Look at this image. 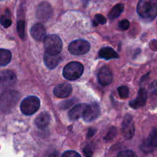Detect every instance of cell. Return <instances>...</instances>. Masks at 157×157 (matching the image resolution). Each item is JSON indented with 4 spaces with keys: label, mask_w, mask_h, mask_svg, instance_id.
<instances>
[{
    "label": "cell",
    "mask_w": 157,
    "mask_h": 157,
    "mask_svg": "<svg viewBox=\"0 0 157 157\" xmlns=\"http://www.w3.org/2000/svg\"><path fill=\"white\" fill-rule=\"evenodd\" d=\"M117 157H137V155L133 151L126 149V150L121 151L120 153L118 154Z\"/></svg>",
    "instance_id": "cell-24"
},
{
    "label": "cell",
    "mask_w": 157,
    "mask_h": 157,
    "mask_svg": "<svg viewBox=\"0 0 157 157\" xmlns=\"http://www.w3.org/2000/svg\"><path fill=\"white\" fill-rule=\"evenodd\" d=\"M118 93H119V95H120V97L123 98V99H126L129 96V89H128V87L123 86L119 87V89H118Z\"/></svg>",
    "instance_id": "cell-23"
},
{
    "label": "cell",
    "mask_w": 157,
    "mask_h": 157,
    "mask_svg": "<svg viewBox=\"0 0 157 157\" xmlns=\"http://www.w3.org/2000/svg\"><path fill=\"white\" fill-rule=\"evenodd\" d=\"M72 88L70 84L63 83L56 86L53 90V93L58 98H66L72 93Z\"/></svg>",
    "instance_id": "cell-13"
},
{
    "label": "cell",
    "mask_w": 157,
    "mask_h": 157,
    "mask_svg": "<svg viewBox=\"0 0 157 157\" xmlns=\"http://www.w3.org/2000/svg\"><path fill=\"white\" fill-rule=\"evenodd\" d=\"M119 27H120V29L122 30L128 29L129 27V22L127 19H123L121 22H120V23H119Z\"/></svg>",
    "instance_id": "cell-29"
},
{
    "label": "cell",
    "mask_w": 157,
    "mask_h": 157,
    "mask_svg": "<svg viewBox=\"0 0 157 157\" xmlns=\"http://www.w3.org/2000/svg\"><path fill=\"white\" fill-rule=\"evenodd\" d=\"M52 16V6L48 2H42L39 4L36 10V17L39 20L46 22Z\"/></svg>",
    "instance_id": "cell-8"
},
{
    "label": "cell",
    "mask_w": 157,
    "mask_h": 157,
    "mask_svg": "<svg viewBox=\"0 0 157 157\" xmlns=\"http://www.w3.org/2000/svg\"><path fill=\"white\" fill-rule=\"evenodd\" d=\"M49 157H59V155L57 153H53L52 154V155H50V156Z\"/></svg>",
    "instance_id": "cell-34"
},
{
    "label": "cell",
    "mask_w": 157,
    "mask_h": 157,
    "mask_svg": "<svg viewBox=\"0 0 157 157\" xmlns=\"http://www.w3.org/2000/svg\"><path fill=\"white\" fill-rule=\"evenodd\" d=\"M16 80V74L11 70L0 72V88H6L13 85Z\"/></svg>",
    "instance_id": "cell-10"
},
{
    "label": "cell",
    "mask_w": 157,
    "mask_h": 157,
    "mask_svg": "<svg viewBox=\"0 0 157 157\" xmlns=\"http://www.w3.org/2000/svg\"><path fill=\"white\" fill-rule=\"evenodd\" d=\"M72 104H73V101L72 100H69V101H66V102H62L61 107L63 109H67L68 107L70 106Z\"/></svg>",
    "instance_id": "cell-31"
},
{
    "label": "cell",
    "mask_w": 157,
    "mask_h": 157,
    "mask_svg": "<svg viewBox=\"0 0 157 157\" xmlns=\"http://www.w3.org/2000/svg\"><path fill=\"white\" fill-rule=\"evenodd\" d=\"M62 157H82L78 152H76L75 151L72 150H69L65 152L62 155Z\"/></svg>",
    "instance_id": "cell-28"
},
{
    "label": "cell",
    "mask_w": 157,
    "mask_h": 157,
    "mask_svg": "<svg viewBox=\"0 0 157 157\" xmlns=\"http://www.w3.org/2000/svg\"><path fill=\"white\" fill-rule=\"evenodd\" d=\"M50 116L46 112H43L37 116L35 120V124L39 129H46L50 123Z\"/></svg>",
    "instance_id": "cell-17"
},
{
    "label": "cell",
    "mask_w": 157,
    "mask_h": 157,
    "mask_svg": "<svg viewBox=\"0 0 157 157\" xmlns=\"http://www.w3.org/2000/svg\"><path fill=\"white\" fill-rule=\"evenodd\" d=\"M90 49V45L86 40L78 39L72 42L69 46V51L71 54L82 56L87 53Z\"/></svg>",
    "instance_id": "cell-6"
},
{
    "label": "cell",
    "mask_w": 157,
    "mask_h": 157,
    "mask_svg": "<svg viewBox=\"0 0 157 157\" xmlns=\"http://www.w3.org/2000/svg\"><path fill=\"white\" fill-rule=\"evenodd\" d=\"M0 23L2 24V26L5 28H8L11 25L12 21L7 16H2L0 17Z\"/></svg>",
    "instance_id": "cell-25"
},
{
    "label": "cell",
    "mask_w": 157,
    "mask_h": 157,
    "mask_svg": "<svg viewBox=\"0 0 157 157\" xmlns=\"http://www.w3.org/2000/svg\"><path fill=\"white\" fill-rule=\"evenodd\" d=\"M12 54L7 49H0V66H5L10 63Z\"/></svg>",
    "instance_id": "cell-19"
},
{
    "label": "cell",
    "mask_w": 157,
    "mask_h": 157,
    "mask_svg": "<svg viewBox=\"0 0 157 157\" xmlns=\"http://www.w3.org/2000/svg\"><path fill=\"white\" fill-rule=\"evenodd\" d=\"M19 94L13 90H7L0 96V109L3 113H10L19 101Z\"/></svg>",
    "instance_id": "cell-2"
},
{
    "label": "cell",
    "mask_w": 157,
    "mask_h": 157,
    "mask_svg": "<svg viewBox=\"0 0 157 157\" xmlns=\"http://www.w3.org/2000/svg\"><path fill=\"white\" fill-rule=\"evenodd\" d=\"M40 100L38 97L34 96H28L22 100L20 104V109L23 114L26 116L34 114L39 109Z\"/></svg>",
    "instance_id": "cell-5"
},
{
    "label": "cell",
    "mask_w": 157,
    "mask_h": 157,
    "mask_svg": "<svg viewBox=\"0 0 157 157\" xmlns=\"http://www.w3.org/2000/svg\"><path fill=\"white\" fill-rule=\"evenodd\" d=\"M147 91L144 88H141L138 93L136 99L132 100L129 102V105L133 109H139L140 107L143 106L146 104V100H147Z\"/></svg>",
    "instance_id": "cell-12"
},
{
    "label": "cell",
    "mask_w": 157,
    "mask_h": 157,
    "mask_svg": "<svg viewBox=\"0 0 157 157\" xmlns=\"http://www.w3.org/2000/svg\"><path fill=\"white\" fill-rule=\"evenodd\" d=\"M31 36L37 41H42L46 37V29L43 24H35L31 29Z\"/></svg>",
    "instance_id": "cell-14"
},
{
    "label": "cell",
    "mask_w": 157,
    "mask_h": 157,
    "mask_svg": "<svg viewBox=\"0 0 157 157\" xmlns=\"http://www.w3.org/2000/svg\"><path fill=\"white\" fill-rule=\"evenodd\" d=\"M100 115V107L97 103H92L90 105H87L84 114L82 116L84 120L86 122L93 121L96 120Z\"/></svg>",
    "instance_id": "cell-9"
},
{
    "label": "cell",
    "mask_w": 157,
    "mask_h": 157,
    "mask_svg": "<svg viewBox=\"0 0 157 157\" xmlns=\"http://www.w3.org/2000/svg\"><path fill=\"white\" fill-rule=\"evenodd\" d=\"M95 132H96V130H95V129H90V131H89V132H88V137L93 136V134L95 133Z\"/></svg>",
    "instance_id": "cell-33"
},
{
    "label": "cell",
    "mask_w": 157,
    "mask_h": 157,
    "mask_svg": "<svg viewBox=\"0 0 157 157\" xmlns=\"http://www.w3.org/2000/svg\"><path fill=\"white\" fill-rule=\"evenodd\" d=\"M146 141L149 144V146H152V148L156 147L157 146V129H152V131L151 132V133L149 134V137H148L147 140H146Z\"/></svg>",
    "instance_id": "cell-21"
},
{
    "label": "cell",
    "mask_w": 157,
    "mask_h": 157,
    "mask_svg": "<svg viewBox=\"0 0 157 157\" xmlns=\"http://www.w3.org/2000/svg\"><path fill=\"white\" fill-rule=\"evenodd\" d=\"M99 58L104 59H116L119 57L116 51L110 47H104L99 50Z\"/></svg>",
    "instance_id": "cell-18"
},
{
    "label": "cell",
    "mask_w": 157,
    "mask_h": 157,
    "mask_svg": "<svg viewBox=\"0 0 157 157\" xmlns=\"http://www.w3.org/2000/svg\"><path fill=\"white\" fill-rule=\"evenodd\" d=\"M116 135V129H115L114 127H113L109 131L108 134H107V136H105V139H106V140H112V139H113Z\"/></svg>",
    "instance_id": "cell-30"
},
{
    "label": "cell",
    "mask_w": 157,
    "mask_h": 157,
    "mask_svg": "<svg viewBox=\"0 0 157 157\" xmlns=\"http://www.w3.org/2000/svg\"><path fill=\"white\" fill-rule=\"evenodd\" d=\"M98 80L102 86H108L113 81V73L111 69L107 66H103L98 72Z\"/></svg>",
    "instance_id": "cell-11"
},
{
    "label": "cell",
    "mask_w": 157,
    "mask_h": 157,
    "mask_svg": "<svg viewBox=\"0 0 157 157\" xmlns=\"http://www.w3.org/2000/svg\"><path fill=\"white\" fill-rule=\"evenodd\" d=\"M135 132V127L132 121V118L130 115H126L123 118V123H122V133L123 136L127 140L132 138Z\"/></svg>",
    "instance_id": "cell-7"
},
{
    "label": "cell",
    "mask_w": 157,
    "mask_h": 157,
    "mask_svg": "<svg viewBox=\"0 0 157 157\" xmlns=\"http://www.w3.org/2000/svg\"><path fill=\"white\" fill-rule=\"evenodd\" d=\"M61 62V56L59 55H52L46 52L44 55V63L49 69H55Z\"/></svg>",
    "instance_id": "cell-16"
},
{
    "label": "cell",
    "mask_w": 157,
    "mask_h": 157,
    "mask_svg": "<svg viewBox=\"0 0 157 157\" xmlns=\"http://www.w3.org/2000/svg\"><path fill=\"white\" fill-rule=\"evenodd\" d=\"M86 104H78L75 105L70 111L69 112V118L71 120H76L82 117L84 114L86 109Z\"/></svg>",
    "instance_id": "cell-15"
},
{
    "label": "cell",
    "mask_w": 157,
    "mask_h": 157,
    "mask_svg": "<svg viewBox=\"0 0 157 157\" xmlns=\"http://www.w3.org/2000/svg\"><path fill=\"white\" fill-rule=\"evenodd\" d=\"M149 92L152 97L157 98V80L153 81L149 86Z\"/></svg>",
    "instance_id": "cell-27"
},
{
    "label": "cell",
    "mask_w": 157,
    "mask_h": 157,
    "mask_svg": "<svg viewBox=\"0 0 157 157\" xmlns=\"http://www.w3.org/2000/svg\"><path fill=\"white\" fill-rule=\"evenodd\" d=\"M46 52L52 55H59L63 49V42L56 35L46 36L43 39Z\"/></svg>",
    "instance_id": "cell-3"
},
{
    "label": "cell",
    "mask_w": 157,
    "mask_h": 157,
    "mask_svg": "<svg viewBox=\"0 0 157 157\" xmlns=\"http://www.w3.org/2000/svg\"><path fill=\"white\" fill-rule=\"evenodd\" d=\"M17 31L19 36H20L22 39H23L24 36H25V22H24V21L20 20L18 22Z\"/></svg>",
    "instance_id": "cell-22"
},
{
    "label": "cell",
    "mask_w": 157,
    "mask_h": 157,
    "mask_svg": "<svg viewBox=\"0 0 157 157\" xmlns=\"http://www.w3.org/2000/svg\"><path fill=\"white\" fill-rule=\"evenodd\" d=\"M105 22H106V19L102 15H96V16L94 18V20H93V23H94L95 25H98V24H102V25H103Z\"/></svg>",
    "instance_id": "cell-26"
},
{
    "label": "cell",
    "mask_w": 157,
    "mask_h": 157,
    "mask_svg": "<svg viewBox=\"0 0 157 157\" xmlns=\"http://www.w3.org/2000/svg\"><path fill=\"white\" fill-rule=\"evenodd\" d=\"M84 154L86 155V157H92V155H93V152H92L91 149H90L89 147H86L83 150Z\"/></svg>",
    "instance_id": "cell-32"
},
{
    "label": "cell",
    "mask_w": 157,
    "mask_h": 157,
    "mask_svg": "<svg viewBox=\"0 0 157 157\" xmlns=\"http://www.w3.org/2000/svg\"><path fill=\"white\" fill-rule=\"evenodd\" d=\"M123 10H124V6L123 4H117L110 10L109 13V17L110 19H116L121 15Z\"/></svg>",
    "instance_id": "cell-20"
},
{
    "label": "cell",
    "mask_w": 157,
    "mask_h": 157,
    "mask_svg": "<svg viewBox=\"0 0 157 157\" xmlns=\"http://www.w3.org/2000/svg\"><path fill=\"white\" fill-rule=\"evenodd\" d=\"M137 13L142 19L151 21L157 16V0H140Z\"/></svg>",
    "instance_id": "cell-1"
},
{
    "label": "cell",
    "mask_w": 157,
    "mask_h": 157,
    "mask_svg": "<svg viewBox=\"0 0 157 157\" xmlns=\"http://www.w3.org/2000/svg\"><path fill=\"white\" fill-rule=\"evenodd\" d=\"M82 64L78 62H71L63 69V76L68 80H76L83 73Z\"/></svg>",
    "instance_id": "cell-4"
}]
</instances>
